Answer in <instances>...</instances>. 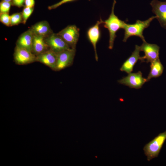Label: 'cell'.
<instances>
[{
  "label": "cell",
  "mask_w": 166,
  "mask_h": 166,
  "mask_svg": "<svg viewBox=\"0 0 166 166\" xmlns=\"http://www.w3.org/2000/svg\"><path fill=\"white\" fill-rule=\"evenodd\" d=\"M49 49L45 38L34 34L32 46V52L36 56Z\"/></svg>",
  "instance_id": "obj_16"
},
{
  "label": "cell",
  "mask_w": 166,
  "mask_h": 166,
  "mask_svg": "<svg viewBox=\"0 0 166 166\" xmlns=\"http://www.w3.org/2000/svg\"><path fill=\"white\" fill-rule=\"evenodd\" d=\"M140 51H143L144 55L141 57V62L147 63L152 62L159 58V52L160 47L157 45L147 43L146 41L143 42L140 46Z\"/></svg>",
  "instance_id": "obj_6"
},
{
  "label": "cell",
  "mask_w": 166,
  "mask_h": 166,
  "mask_svg": "<svg viewBox=\"0 0 166 166\" xmlns=\"http://www.w3.org/2000/svg\"><path fill=\"white\" fill-rule=\"evenodd\" d=\"M30 29L34 34L44 38L53 33L49 23L46 21L36 23L32 26Z\"/></svg>",
  "instance_id": "obj_14"
},
{
  "label": "cell",
  "mask_w": 166,
  "mask_h": 166,
  "mask_svg": "<svg viewBox=\"0 0 166 166\" xmlns=\"http://www.w3.org/2000/svg\"><path fill=\"white\" fill-rule=\"evenodd\" d=\"M25 0H12L11 3L13 6L18 7H21L24 6Z\"/></svg>",
  "instance_id": "obj_23"
},
{
  "label": "cell",
  "mask_w": 166,
  "mask_h": 166,
  "mask_svg": "<svg viewBox=\"0 0 166 166\" xmlns=\"http://www.w3.org/2000/svg\"><path fill=\"white\" fill-rule=\"evenodd\" d=\"M166 140V130L159 133L152 140L146 144L143 148L148 161L157 157Z\"/></svg>",
  "instance_id": "obj_3"
},
{
  "label": "cell",
  "mask_w": 166,
  "mask_h": 166,
  "mask_svg": "<svg viewBox=\"0 0 166 166\" xmlns=\"http://www.w3.org/2000/svg\"><path fill=\"white\" fill-rule=\"evenodd\" d=\"M57 53L49 49L36 56V61L41 62L55 71Z\"/></svg>",
  "instance_id": "obj_12"
},
{
  "label": "cell",
  "mask_w": 166,
  "mask_h": 166,
  "mask_svg": "<svg viewBox=\"0 0 166 166\" xmlns=\"http://www.w3.org/2000/svg\"><path fill=\"white\" fill-rule=\"evenodd\" d=\"M11 5V2L2 1L0 3V13H9Z\"/></svg>",
  "instance_id": "obj_20"
},
{
  "label": "cell",
  "mask_w": 166,
  "mask_h": 166,
  "mask_svg": "<svg viewBox=\"0 0 166 166\" xmlns=\"http://www.w3.org/2000/svg\"><path fill=\"white\" fill-rule=\"evenodd\" d=\"M147 81V79L143 77L142 73L140 71L136 73H128L127 76L118 81V82L120 84L136 89L141 88Z\"/></svg>",
  "instance_id": "obj_7"
},
{
  "label": "cell",
  "mask_w": 166,
  "mask_h": 166,
  "mask_svg": "<svg viewBox=\"0 0 166 166\" xmlns=\"http://www.w3.org/2000/svg\"><path fill=\"white\" fill-rule=\"evenodd\" d=\"M33 37L34 34L29 29L19 36L17 41L16 45L32 52Z\"/></svg>",
  "instance_id": "obj_15"
},
{
  "label": "cell",
  "mask_w": 166,
  "mask_h": 166,
  "mask_svg": "<svg viewBox=\"0 0 166 166\" xmlns=\"http://www.w3.org/2000/svg\"><path fill=\"white\" fill-rule=\"evenodd\" d=\"M156 18V16H152L145 21L137 20L133 24L126 23L123 28L124 32L123 41L125 42L129 37L136 36L140 38L143 42H146L143 35V31L149 26L151 22Z\"/></svg>",
  "instance_id": "obj_2"
},
{
  "label": "cell",
  "mask_w": 166,
  "mask_h": 166,
  "mask_svg": "<svg viewBox=\"0 0 166 166\" xmlns=\"http://www.w3.org/2000/svg\"><path fill=\"white\" fill-rule=\"evenodd\" d=\"M103 22L104 21L101 18L94 25L88 29L87 32L88 38L93 47L95 58L97 61H98V57L97 52L96 45L101 37L100 26L101 25L103 24Z\"/></svg>",
  "instance_id": "obj_11"
},
{
  "label": "cell",
  "mask_w": 166,
  "mask_h": 166,
  "mask_svg": "<svg viewBox=\"0 0 166 166\" xmlns=\"http://www.w3.org/2000/svg\"><path fill=\"white\" fill-rule=\"evenodd\" d=\"M14 56V61L18 65H26L36 61V56L32 52L17 45Z\"/></svg>",
  "instance_id": "obj_8"
},
{
  "label": "cell",
  "mask_w": 166,
  "mask_h": 166,
  "mask_svg": "<svg viewBox=\"0 0 166 166\" xmlns=\"http://www.w3.org/2000/svg\"><path fill=\"white\" fill-rule=\"evenodd\" d=\"M150 70L147 77L148 81L152 78H156L160 76L163 73L164 68L159 59L152 62Z\"/></svg>",
  "instance_id": "obj_17"
},
{
  "label": "cell",
  "mask_w": 166,
  "mask_h": 166,
  "mask_svg": "<svg viewBox=\"0 0 166 166\" xmlns=\"http://www.w3.org/2000/svg\"><path fill=\"white\" fill-rule=\"evenodd\" d=\"M150 4L152 12L156 15L160 26L166 29V0H152Z\"/></svg>",
  "instance_id": "obj_10"
},
{
  "label": "cell",
  "mask_w": 166,
  "mask_h": 166,
  "mask_svg": "<svg viewBox=\"0 0 166 166\" xmlns=\"http://www.w3.org/2000/svg\"><path fill=\"white\" fill-rule=\"evenodd\" d=\"M12 0H2V1H3L6 2H11Z\"/></svg>",
  "instance_id": "obj_25"
},
{
  "label": "cell",
  "mask_w": 166,
  "mask_h": 166,
  "mask_svg": "<svg viewBox=\"0 0 166 166\" xmlns=\"http://www.w3.org/2000/svg\"></svg>",
  "instance_id": "obj_26"
},
{
  "label": "cell",
  "mask_w": 166,
  "mask_h": 166,
  "mask_svg": "<svg viewBox=\"0 0 166 166\" xmlns=\"http://www.w3.org/2000/svg\"><path fill=\"white\" fill-rule=\"evenodd\" d=\"M79 29L74 25L68 26L57 34L71 48L76 49L79 36Z\"/></svg>",
  "instance_id": "obj_4"
},
{
  "label": "cell",
  "mask_w": 166,
  "mask_h": 166,
  "mask_svg": "<svg viewBox=\"0 0 166 166\" xmlns=\"http://www.w3.org/2000/svg\"><path fill=\"white\" fill-rule=\"evenodd\" d=\"M76 53V49L70 48L57 53L55 71H60L72 65Z\"/></svg>",
  "instance_id": "obj_9"
},
{
  "label": "cell",
  "mask_w": 166,
  "mask_h": 166,
  "mask_svg": "<svg viewBox=\"0 0 166 166\" xmlns=\"http://www.w3.org/2000/svg\"><path fill=\"white\" fill-rule=\"evenodd\" d=\"M141 51L140 46L136 45L135 49L131 55L124 62L120 69L121 71H124L128 74L133 71L134 66L138 60H140V52Z\"/></svg>",
  "instance_id": "obj_13"
},
{
  "label": "cell",
  "mask_w": 166,
  "mask_h": 166,
  "mask_svg": "<svg viewBox=\"0 0 166 166\" xmlns=\"http://www.w3.org/2000/svg\"><path fill=\"white\" fill-rule=\"evenodd\" d=\"M34 10V7H30L24 6L22 13V23L25 24L27 19L31 15Z\"/></svg>",
  "instance_id": "obj_19"
},
{
  "label": "cell",
  "mask_w": 166,
  "mask_h": 166,
  "mask_svg": "<svg viewBox=\"0 0 166 166\" xmlns=\"http://www.w3.org/2000/svg\"><path fill=\"white\" fill-rule=\"evenodd\" d=\"M77 0H61L56 3L49 6L48 9L49 10L55 9L65 3L75 1ZM88 0L90 1L91 0Z\"/></svg>",
  "instance_id": "obj_22"
},
{
  "label": "cell",
  "mask_w": 166,
  "mask_h": 166,
  "mask_svg": "<svg viewBox=\"0 0 166 166\" xmlns=\"http://www.w3.org/2000/svg\"><path fill=\"white\" fill-rule=\"evenodd\" d=\"M35 4V0H25V6L34 7Z\"/></svg>",
  "instance_id": "obj_24"
},
{
  "label": "cell",
  "mask_w": 166,
  "mask_h": 166,
  "mask_svg": "<svg viewBox=\"0 0 166 166\" xmlns=\"http://www.w3.org/2000/svg\"><path fill=\"white\" fill-rule=\"evenodd\" d=\"M116 0H113L111 13L109 18L104 21V27L107 28L109 33V48L112 49L114 41L117 37L116 34L120 29H123L126 23L120 19L114 14V8Z\"/></svg>",
  "instance_id": "obj_1"
},
{
  "label": "cell",
  "mask_w": 166,
  "mask_h": 166,
  "mask_svg": "<svg viewBox=\"0 0 166 166\" xmlns=\"http://www.w3.org/2000/svg\"><path fill=\"white\" fill-rule=\"evenodd\" d=\"M45 39L49 49L57 53L71 48L57 33H52Z\"/></svg>",
  "instance_id": "obj_5"
},
{
  "label": "cell",
  "mask_w": 166,
  "mask_h": 166,
  "mask_svg": "<svg viewBox=\"0 0 166 166\" xmlns=\"http://www.w3.org/2000/svg\"><path fill=\"white\" fill-rule=\"evenodd\" d=\"M10 16V26L17 25L22 23V12L16 13Z\"/></svg>",
  "instance_id": "obj_18"
},
{
  "label": "cell",
  "mask_w": 166,
  "mask_h": 166,
  "mask_svg": "<svg viewBox=\"0 0 166 166\" xmlns=\"http://www.w3.org/2000/svg\"><path fill=\"white\" fill-rule=\"evenodd\" d=\"M0 21L5 26H10V16L9 13H0Z\"/></svg>",
  "instance_id": "obj_21"
}]
</instances>
